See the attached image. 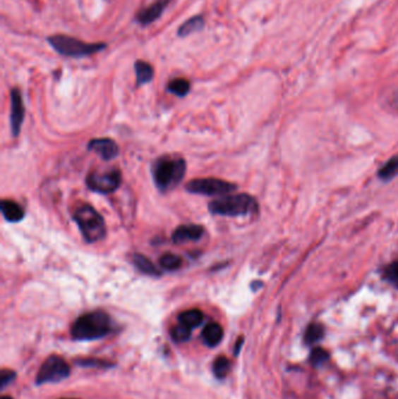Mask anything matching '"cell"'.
I'll use <instances>...</instances> for the list:
<instances>
[{"label":"cell","instance_id":"obj_1","mask_svg":"<svg viewBox=\"0 0 398 399\" xmlns=\"http://www.w3.org/2000/svg\"><path fill=\"white\" fill-rule=\"evenodd\" d=\"M112 331V320L103 311L89 312L75 320L71 336L76 341H92L104 338Z\"/></svg>","mask_w":398,"mask_h":399},{"label":"cell","instance_id":"obj_2","mask_svg":"<svg viewBox=\"0 0 398 399\" xmlns=\"http://www.w3.org/2000/svg\"><path fill=\"white\" fill-rule=\"evenodd\" d=\"M186 161L180 156H162L152 167L153 180L160 192L165 193L176 188L186 174Z\"/></svg>","mask_w":398,"mask_h":399},{"label":"cell","instance_id":"obj_3","mask_svg":"<svg viewBox=\"0 0 398 399\" xmlns=\"http://www.w3.org/2000/svg\"><path fill=\"white\" fill-rule=\"evenodd\" d=\"M208 210L219 216H246L258 211V202L249 194H230L210 202Z\"/></svg>","mask_w":398,"mask_h":399},{"label":"cell","instance_id":"obj_4","mask_svg":"<svg viewBox=\"0 0 398 399\" xmlns=\"http://www.w3.org/2000/svg\"><path fill=\"white\" fill-rule=\"evenodd\" d=\"M74 221L87 243H96L107 235L104 219L90 204H83L75 210Z\"/></svg>","mask_w":398,"mask_h":399},{"label":"cell","instance_id":"obj_5","mask_svg":"<svg viewBox=\"0 0 398 399\" xmlns=\"http://www.w3.org/2000/svg\"><path fill=\"white\" fill-rule=\"evenodd\" d=\"M48 42L59 54L67 56V58H85L90 55L96 54L98 51H103L107 48L104 42H96V44H89L85 41L71 37L69 35H52L48 37Z\"/></svg>","mask_w":398,"mask_h":399},{"label":"cell","instance_id":"obj_6","mask_svg":"<svg viewBox=\"0 0 398 399\" xmlns=\"http://www.w3.org/2000/svg\"><path fill=\"white\" fill-rule=\"evenodd\" d=\"M237 190L235 183H228L226 180L215 179V178H205V179L191 180L186 185V190L191 194H199L206 197L214 195H226L233 193Z\"/></svg>","mask_w":398,"mask_h":399},{"label":"cell","instance_id":"obj_7","mask_svg":"<svg viewBox=\"0 0 398 399\" xmlns=\"http://www.w3.org/2000/svg\"><path fill=\"white\" fill-rule=\"evenodd\" d=\"M71 375V366L61 356L52 355L48 357L39 369L37 384L62 382Z\"/></svg>","mask_w":398,"mask_h":399},{"label":"cell","instance_id":"obj_8","mask_svg":"<svg viewBox=\"0 0 398 399\" xmlns=\"http://www.w3.org/2000/svg\"><path fill=\"white\" fill-rule=\"evenodd\" d=\"M89 190L95 193L110 194L119 190L122 183V174L119 169H109L108 172L89 173L85 179Z\"/></svg>","mask_w":398,"mask_h":399},{"label":"cell","instance_id":"obj_9","mask_svg":"<svg viewBox=\"0 0 398 399\" xmlns=\"http://www.w3.org/2000/svg\"><path fill=\"white\" fill-rule=\"evenodd\" d=\"M25 118V106L20 90L13 88L11 90V131L13 137H18L21 133V126Z\"/></svg>","mask_w":398,"mask_h":399},{"label":"cell","instance_id":"obj_10","mask_svg":"<svg viewBox=\"0 0 398 399\" xmlns=\"http://www.w3.org/2000/svg\"><path fill=\"white\" fill-rule=\"evenodd\" d=\"M88 149L98 154L105 161L115 159L119 153L117 142L110 138L92 139L89 142Z\"/></svg>","mask_w":398,"mask_h":399},{"label":"cell","instance_id":"obj_11","mask_svg":"<svg viewBox=\"0 0 398 399\" xmlns=\"http://www.w3.org/2000/svg\"><path fill=\"white\" fill-rule=\"evenodd\" d=\"M205 235L203 226L198 224H186L176 228L172 233L173 243L183 244L188 242H196Z\"/></svg>","mask_w":398,"mask_h":399},{"label":"cell","instance_id":"obj_12","mask_svg":"<svg viewBox=\"0 0 398 399\" xmlns=\"http://www.w3.org/2000/svg\"><path fill=\"white\" fill-rule=\"evenodd\" d=\"M169 0H157L152 5L146 7L144 10L140 11L135 16V20L143 26L145 25L152 24L155 20H158L162 17V12L165 11L166 6L169 5Z\"/></svg>","mask_w":398,"mask_h":399},{"label":"cell","instance_id":"obj_13","mask_svg":"<svg viewBox=\"0 0 398 399\" xmlns=\"http://www.w3.org/2000/svg\"><path fill=\"white\" fill-rule=\"evenodd\" d=\"M1 214L4 219L11 223H17L25 217V211L19 203L12 200H3L1 201Z\"/></svg>","mask_w":398,"mask_h":399},{"label":"cell","instance_id":"obj_14","mask_svg":"<svg viewBox=\"0 0 398 399\" xmlns=\"http://www.w3.org/2000/svg\"><path fill=\"white\" fill-rule=\"evenodd\" d=\"M223 329L217 322H210L203 329V340L208 347H216L222 341Z\"/></svg>","mask_w":398,"mask_h":399},{"label":"cell","instance_id":"obj_15","mask_svg":"<svg viewBox=\"0 0 398 399\" xmlns=\"http://www.w3.org/2000/svg\"><path fill=\"white\" fill-rule=\"evenodd\" d=\"M135 78H137V85H144L152 81L155 76V69L149 62L138 60L135 63Z\"/></svg>","mask_w":398,"mask_h":399},{"label":"cell","instance_id":"obj_16","mask_svg":"<svg viewBox=\"0 0 398 399\" xmlns=\"http://www.w3.org/2000/svg\"><path fill=\"white\" fill-rule=\"evenodd\" d=\"M132 262L135 266L143 274H147V276H155V277H160L162 272L157 269L152 262L150 261L149 258L145 257L142 254H135L132 256Z\"/></svg>","mask_w":398,"mask_h":399},{"label":"cell","instance_id":"obj_17","mask_svg":"<svg viewBox=\"0 0 398 399\" xmlns=\"http://www.w3.org/2000/svg\"><path fill=\"white\" fill-rule=\"evenodd\" d=\"M203 319H205V315H203V312L194 308V309H188V311L180 313L179 317H178V321H179V324H183V325L193 329L199 327L203 324Z\"/></svg>","mask_w":398,"mask_h":399},{"label":"cell","instance_id":"obj_18","mask_svg":"<svg viewBox=\"0 0 398 399\" xmlns=\"http://www.w3.org/2000/svg\"><path fill=\"white\" fill-rule=\"evenodd\" d=\"M205 27V19L201 16H195L192 17L188 20L185 21L181 26H180L178 35L180 37H188L189 34L195 33L199 32Z\"/></svg>","mask_w":398,"mask_h":399},{"label":"cell","instance_id":"obj_19","mask_svg":"<svg viewBox=\"0 0 398 399\" xmlns=\"http://www.w3.org/2000/svg\"><path fill=\"white\" fill-rule=\"evenodd\" d=\"M378 178L383 181H390L398 176V156H392L378 169Z\"/></svg>","mask_w":398,"mask_h":399},{"label":"cell","instance_id":"obj_20","mask_svg":"<svg viewBox=\"0 0 398 399\" xmlns=\"http://www.w3.org/2000/svg\"><path fill=\"white\" fill-rule=\"evenodd\" d=\"M167 90L178 97H185L191 90V83L186 78H174L167 85Z\"/></svg>","mask_w":398,"mask_h":399},{"label":"cell","instance_id":"obj_21","mask_svg":"<svg viewBox=\"0 0 398 399\" xmlns=\"http://www.w3.org/2000/svg\"><path fill=\"white\" fill-rule=\"evenodd\" d=\"M324 326L313 322L306 329L304 338L305 343L306 345H314V343L320 341L321 338H324Z\"/></svg>","mask_w":398,"mask_h":399},{"label":"cell","instance_id":"obj_22","mask_svg":"<svg viewBox=\"0 0 398 399\" xmlns=\"http://www.w3.org/2000/svg\"><path fill=\"white\" fill-rule=\"evenodd\" d=\"M159 264L162 269L167 271L179 270L183 265V259L178 254H172V252H166L159 258Z\"/></svg>","mask_w":398,"mask_h":399},{"label":"cell","instance_id":"obj_23","mask_svg":"<svg viewBox=\"0 0 398 399\" xmlns=\"http://www.w3.org/2000/svg\"><path fill=\"white\" fill-rule=\"evenodd\" d=\"M214 375L219 379H223L230 372V361L226 356H219L214 361L213 364Z\"/></svg>","mask_w":398,"mask_h":399},{"label":"cell","instance_id":"obj_24","mask_svg":"<svg viewBox=\"0 0 398 399\" xmlns=\"http://www.w3.org/2000/svg\"><path fill=\"white\" fill-rule=\"evenodd\" d=\"M191 335H192V329L183 324H178L171 329V338H173V341L178 342V343L188 341Z\"/></svg>","mask_w":398,"mask_h":399},{"label":"cell","instance_id":"obj_25","mask_svg":"<svg viewBox=\"0 0 398 399\" xmlns=\"http://www.w3.org/2000/svg\"><path fill=\"white\" fill-rule=\"evenodd\" d=\"M382 276H383V279L385 281H388L389 284L398 288V262H394L392 264L387 265Z\"/></svg>","mask_w":398,"mask_h":399},{"label":"cell","instance_id":"obj_26","mask_svg":"<svg viewBox=\"0 0 398 399\" xmlns=\"http://www.w3.org/2000/svg\"><path fill=\"white\" fill-rule=\"evenodd\" d=\"M330 360V354L325 349L314 348L310 352V362L313 367H320Z\"/></svg>","mask_w":398,"mask_h":399},{"label":"cell","instance_id":"obj_27","mask_svg":"<svg viewBox=\"0 0 398 399\" xmlns=\"http://www.w3.org/2000/svg\"><path fill=\"white\" fill-rule=\"evenodd\" d=\"M16 379V372L12 370H1L0 372V388L4 389L7 384H10Z\"/></svg>","mask_w":398,"mask_h":399},{"label":"cell","instance_id":"obj_28","mask_svg":"<svg viewBox=\"0 0 398 399\" xmlns=\"http://www.w3.org/2000/svg\"><path fill=\"white\" fill-rule=\"evenodd\" d=\"M78 364L85 367H110L111 364L110 363L104 362V361H97V360H82L81 362H78Z\"/></svg>","mask_w":398,"mask_h":399},{"label":"cell","instance_id":"obj_29","mask_svg":"<svg viewBox=\"0 0 398 399\" xmlns=\"http://www.w3.org/2000/svg\"><path fill=\"white\" fill-rule=\"evenodd\" d=\"M243 341V338H239V341L236 342V347H235V355H239V352H240V349L241 347H242Z\"/></svg>","mask_w":398,"mask_h":399},{"label":"cell","instance_id":"obj_30","mask_svg":"<svg viewBox=\"0 0 398 399\" xmlns=\"http://www.w3.org/2000/svg\"><path fill=\"white\" fill-rule=\"evenodd\" d=\"M0 399H13V398H12V397H10V396H4V397H1V398H0Z\"/></svg>","mask_w":398,"mask_h":399}]
</instances>
